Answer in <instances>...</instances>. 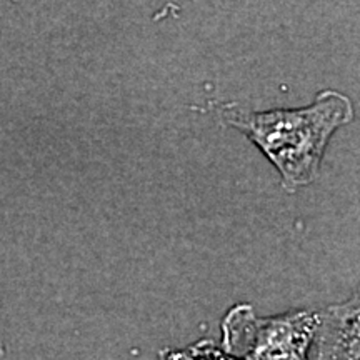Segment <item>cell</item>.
I'll return each instance as SVG.
<instances>
[{
  "label": "cell",
  "mask_w": 360,
  "mask_h": 360,
  "mask_svg": "<svg viewBox=\"0 0 360 360\" xmlns=\"http://www.w3.org/2000/svg\"><path fill=\"white\" fill-rule=\"evenodd\" d=\"M217 112L267 155L289 192L314 182L332 134L354 119L352 102L337 90H322L302 109L254 112L225 103Z\"/></svg>",
  "instance_id": "obj_1"
},
{
  "label": "cell",
  "mask_w": 360,
  "mask_h": 360,
  "mask_svg": "<svg viewBox=\"0 0 360 360\" xmlns=\"http://www.w3.org/2000/svg\"><path fill=\"white\" fill-rule=\"evenodd\" d=\"M321 312L294 310L272 317L238 304L225 314L222 347L237 360H310Z\"/></svg>",
  "instance_id": "obj_2"
},
{
  "label": "cell",
  "mask_w": 360,
  "mask_h": 360,
  "mask_svg": "<svg viewBox=\"0 0 360 360\" xmlns=\"http://www.w3.org/2000/svg\"><path fill=\"white\" fill-rule=\"evenodd\" d=\"M315 360H359V297L321 312Z\"/></svg>",
  "instance_id": "obj_3"
},
{
  "label": "cell",
  "mask_w": 360,
  "mask_h": 360,
  "mask_svg": "<svg viewBox=\"0 0 360 360\" xmlns=\"http://www.w3.org/2000/svg\"><path fill=\"white\" fill-rule=\"evenodd\" d=\"M160 360H237L232 355L224 352L222 347L209 339H202L197 344L188 345L186 349L164 350Z\"/></svg>",
  "instance_id": "obj_4"
}]
</instances>
